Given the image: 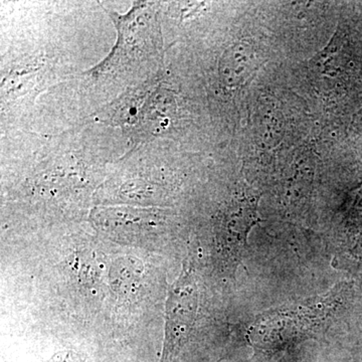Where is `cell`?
<instances>
[{
    "label": "cell",
    "mask_w": 362,
    "mask_h": 362,
    "mask_svg": "<svg viewBox=\"0 0 362 362\" xmlns=\"http://www.w3.org/2000/svg\"><path fill=\"white\" fill-rule=\"evenodd\" d=\"M259 194L251 187H243L228 204L223 218V237L230 256L239 261L247 246V235L262 221L258 213Z\"/></svg>",
    "instance_id": "1"
},
{
    "label": "cell",
    "mask_w": 362,
    "mask_h": 362,
    "mask_svg": "<svg viewBox=\"0 0 362 362\" xmlns=\"http://www.w3.org/2000/svg\"><path fill=\"white\" fill-rule=\"evenodd\" d=\"M197 306V287L192 272L188 270L176 283L169 300L168 337L171 349H175L192 328Z\"/></svg>",
    "instance_id": "2"
},
{
    "label": "cell",
    "mask_w": 362,
    "mask_h": 362,
    "mask_svg": "<svg viewBox=\"0 0 362 362\" xmlns=\"http://www.w3.org/2000/svg\"><path fill=\"white\" fill-rule=\"evenodd\" d=\"M223 61V75L226 80L232 86H239L246 82L256 69L258 56L251 45L246 42L235 45L228 49Z\"/></svg>",
    "instance_id": "3"
}]
</instances>
